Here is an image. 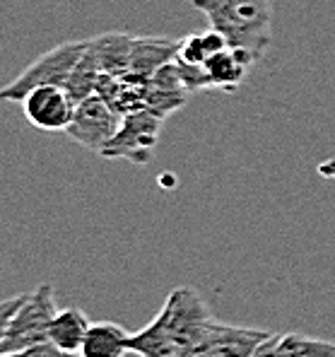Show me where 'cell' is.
<instances>
[{
	"label": "cell",
	"mask_w": 335,
	"mask_h": 357,
	"mask_svg": "<svg viewBox=\"0 0 335 357\" xmlns=\"http://www.w3.org/2000/svg\"><path fill=\"white\" fill-rule=\"evenodd\" d=\"M27 297H29V292H22V295H15L10 299H5L3 307H0V328H5L10 321H13L15 314L20 312V307L27 302Z\"/></svg>",
	"instance_id": "cell-19"
},
{
	"label": "cell",
	"mask_w": 335,
	"mask_h": 357,
	"mask_svg": "<svg viewBox=\"0 0 335 357\" xmlns=\"http://www.w3.org/2000/svg\"><path fill=\"white\" fill-rule=\"evenodd\" d=\"M179 41L164 39V36H135L133 39V59H130V73L135 77L150 80L157 70L176 61Z\"/></svg>",
	"instance_id": "cell-10"
},
{
	"label": "cell",
	"mask_w": 335,
	"mask_h": 357,
	"mask_svg": "<svg viewBox=\"0 0 335 357\" xmlns=\"http://www.w3.org/2000/svg\"><path fill=\"white\" fill-rule=\"evenodd\" d=\"M54 295V285H49V282H44L34 292H29L27 302L20 307L13 321L5 328H0V355H13L49 340L51 324H54L56 314L61 312L56 307Z\"/></svg>",
	"instance_id": "cell-4"
},
{
	"label": "cell",
	"mask_w": 335,
	"mask_h": 357,
	"mask_svg": "<svg viewBox=\"0 0 335 357\" xmlns=\"http://www.w3.org/2000/svg\"><path fill=\"white\" fill-rule=\"evenodd\" d=\"M133 39L123 31H107L90 39V46L97 56V63L104 75L123 77L130 73V59H133Z\"/></svg>",
	"instance_id": "cell-11"
},
{
	"label": "cell",
	"mask_w": 335,
	"mask_h": 357,
	"mask_svg": "<svg viewBox=\"0 0 335 357\" xmlns=\"http://www.w3.org/2000/svg\"><path fill=\"white\" fill-rule=\"evenodd\" d=\"M164 119L153 114L150 109H140L128 116H123V123L118 128L116 138L107 145L102 157L107 160H128L135 165H148L153 160Z\"/></svg>",
	"instance_id": "cell-5"
},
{
	"label": "cell",
	"mask_w": 335,
	"mask_h": 357,
	"mask_svg": "<svg viewBox=\"0 0 335 357\" xmlns=\"http://www.w3.org/2000/svg\"><path fill=\"white\" fill-rule=\"evenodd\" d=\"M90 326H92L90 319H87V314L82 309L77 307L61 309L56 314L54 324H51L49 340L54 345H59L61 350H65V353L80 355L87 333H90Z\"/></svg>",
	"instance_id": "cell-14"
},
{
	"label": "cell",
	"mask_w": 335,
	"mask_h": 357,
	"mask_svg": "<svg viewBox=\"0 0 335 357\" xmlns=\"http://www.w3.org/2000/svg\"><path fill=\"white\" fill-rule=\"evenodd\" d=\"M280 357H335V340L313 338L306 333H277Z\"/></svg>",
	"instance_id": "cell-17"
},
{
	"label": "cell",
	"mask_w": 335,
	"mask_h": 357,
	"mask_svg": "<svg viewBox=\"0 0 335 357\" xmlns=\"http://www.w3.org/2000/svg\"><path fill=\"white\" fill-rule=\"evenodd\" d=\"M203 68H205L210 89H219V92H237L239 85L244 82L246 73H249L254 66H251V63L246 61L239 51H234L227 46L224 51L215 54Z\"/></svg>",
	"instance_id": "cell-13"
},
{
	"label": "cell",
	"mask_w": 335,
	"mask_h": 357,
	"mask_svg": "<svg viewBox=\"0 0 335 357\" xmlns=\"http://www.w3.org/2000/svg\"><path fill=\"white\" fill-rule=\"evenodd\" d=\"M130 331L114 321H97L90 326L80 357H125L130 353Z\"/></svg>",
	"instance_id": "cell-12"
},
{
	"label": "cell",
	"mask_w": 335,
	"mask_h": 357,
	"mask_svg": "<svg viewBox=\"0 0 335 357\" xmlns=\"http://www.w3.org/2000/svg\"><path fill=\"white\" fill-rule=\"evenodd\" d=\"M227 39L219 31L208 29L203 34H188L179 39V51H176V61L188 63V66H205L215 54L227 49Z\"/></svg>",
	"instance_id": "cell-15"
},
{
	"label": "cell",
	"mask_w": 335,
	"mask_h": 357,
	"mask_svg": "<svg viewBox=\"0 0 335 357\" xmlns=\"http://www.w3.org/2000/svg\"><path fill=\"white\" fill-rule=\"evenodd\" d=\"M99 77H102V68H99L97 56H94L90 41H87V51H85V56L80 59V63L75 66V70L70 73V77H68L65 92L70 94L72 102H75V104L85 102L87 97L97 94Z\"/></svg>",
	"instance_id": "cell-16"
},
{
	"label": "cell",
	"mask_w": 335,
	"mask_h": 357,
	"mask_svg": "<svg viewBox=\"0 0 335 357\" xmlns=\"http://www.w3.org/2000/svg\"><path fill=\"white\" fill-rule=\"evenodd\" d=\"M217 324L201 292L174 287L145 328L135 331L128 350L138 357H188Z\"/></svg>",
	"instance_id": "cell-1"
},
{
	"label": "cell",
	"mask_w": 335,
	"mask_h": 357,
	"mask_svg": "<svg viewBox=\"0 0 335 357\" xmlns=\"http://www.w3.org/2000/svg\"><path fill=\"white\" fill-rule=\"evenodd\" d=\"M275 0H191V5L208 17L210 29L227 39L229 49L239 51L256 66L273 41Z\"/></svg>",
	"instance_id": "cell-2"
},
{
	"label": "cell",
	"mask_w": 335,
	"mask_h": 357,
	"mask_svg": "<svg viewBox=\"0 0 335 357\" xmlns=\"http://www.w3.org/2000/svg\"><path fill=\"white\" fill-rule=\"evenodd\" d=\"M188 92L181 85L176 63H169L162 70H157L148 80V92H145V109H150L157 116L166 119L186 104Z\"/></svg>",
	"instance_id": "cell-9"
},
{
	"label": "cell",
	"mask_w": 335,
	"mask_h": 357,
	"mask_svg": "<svg viewBox=\"0 0 335 357\" xmlns=\"http://www.w3.org/2000/svg\"><path fill=\"white\" fill-rule=\"evenodd\" d=\"M24 116L39 130H63L75 119L77 104L65 92V87H39L22 102Z\"/></svg>",
	"instance_id": "cell-7"
},
{
	"label": "cell",
	"mask_w": 335,
	"mask_h": 357,
	"mask_svg": "<svg viewBox=\"0 0 335 357\" xmlns=\"http://www.w3.org/2000/svg\"><path fill=\"white\" fill-rule=\"evenodd\" d=\"M270 335V331L229 326V324H215L208 338L203 340L210 357H251L254 350Z\"/></svg>",
	"instance_id": "cell-8"
},
{
	"label": "cell",
	"mask_w": 335,
	"mask_h": 357,
	"mask_svg": "<svg viewBox=\"0 0 335 357\" xmlns=\"http://www.w3.org/2000/svg\"><path fill=\"white\" fill-rule=\"evenodd\" d=\"M87 51V41H65L59 44L56 49L41 54L39 59H34L15 77L13 82H8L0 89V97L5 102H17L22 104L34 89L39 87H65L70 73L75 70V66Z\"/></svg>",
	"instance_id": "cell-3"
},
{
	"label": "cell",
	"mask_w": 335,
	"mask_h": 357,
	"mask_svg": "<svg viewBox=\"0 0 335 357\" xmlns=\"http://www.w3.org/2000/svg\"><path fill=\"white\" fill-rule=\"evenodd\" d=\"M251 357H280V355H277V335L270 333L268 338H265L263 343L254 350V355H251Z\"/></svg>",
	"instance_id": "cell-20"
},
{
	"label": "cell",
	"mask_w": 335,
	"mask_h": 357,
	"mask_svg": "<svg viewBox=\"0 0 335 357\" xmlns=\"http://www.w3.org/2000/svg\"><path fill=\"white\" fill-rule=\"evenodd\" d=\"M0 357H80V355L65 353V350H61L59 345H54L51 340H44V343H36V345H31V348L20 350V353L0 355Z\"/></svg>",
	"instance_id": "cell-18"
},
{
	"label": "cell",
	"mask_w": 335,
	"mask_h": 357,
	"mask_svg": "<svg viewBox=\"0 0 335 357\" xmlns=\"http://www.w3.org/2000/svg\"><path fill=\"white\" fill-rule=\"evenodd\" d=\"M123 123V116L118 112H114L102 97L92 94L85 102L77 104L75 119L68 126L65 135L70 140H75L77 145L87 148L90 152L102 155L107 150V145L116 138L118 128Z\"/></svg>",
	"instance_id": "cell-6"
}]
</instances>
